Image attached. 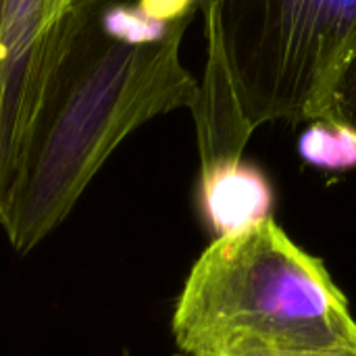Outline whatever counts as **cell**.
<instances>
[{"mask_svg":"<svg viewBox=\"0 0 356 356\" xmlns=\"http://www.w3.org/2000/svg\"><path fill=\"white\" fill-rule=\"evenodd\" d=\"M184 356H319L356 348V319L325 263L273 221L215 238L175 302Z\"/></svg>","mask_w":356,"mask_h":356,"instance_id":"7a4b0ae2","label":"cell"},{"mask_svg":"<svg viewBox=\"0 0 356 356\" xmlns=\"http://www.w3.org/2000/svg\"><path fill=\"white\" fill-rule=\"evenodd\" d=\"M200 8L252 129L338 121L334 92L356 56V0H200Z\"/></svg>","mask_w":356,"mask_h":356,"instance_id":"3957f363","label":"cell"},{"mask_svg":"<svg viewBox=\"0 0 356 356\" xmlns=\"http://www.w3.org/2000/svg\"><path fill=\"white\" fill-rule=\"evenodd\" d=\"M136 6L150 19L161 23H175L194 17L200 0H136Z\"/></svg>","mask_w":356,"mask_h":356,"instance_id":"30bf717a","label":"cell"},{"mask_svg":"<svg viewBox=\"0 0 356 356\" xmlns=\"http://www.w3.org/2000/svg\"><path fill=\"white\" fill-rule=\"evenodd\" d=\"M184 356V355H179ZM319 356H356V348H346V350H338V353H330V355H319Z\"/></svg>","mask_w":356,"mask_h":356,"instance_id":"8fae6325","label":"cell"},{"mask_svg":"<svg viewBox=\"0 0 356 356\" xmlns=\"http://www.w3.org/2000/svg\"><path fill=\"white\" fill-rule=\"evenodd\" d=\"M298 152L323 171L356 169V129L342 121H311L298 138Z\"/></svg>","mask_w":356,"mask_h":356,"instance_id":"52a82bcc","label":"cell"},{"mask_svg":"<svg viewBox=\"0 0 356 356\" xmlns=\"http://www.w3.org/2000/svg\"><path fill=\"white\" fill-rule=\"evenodd\" d=\"M100 23H102V29L111 38L127 42V44L159 42L173 27V23H161V21L146 17L136 4H129L125 0L108 4L100 15Z\"/></svg>","mask_w":356,"mask_h":356,"instance_id":"ba28073f","label":"cell"},{"mask_svg":"<svg viewBox=\"0 0 356 356\" xmlns=\"http://www.w3.org/2000/svg\"><path fill=\"white\" fill-rule=\"evenodd\" d=\"M336 119L356 129V56L342 71L334 92Z\"/></svg>","mask_w":356,"mask_h":356,"instance_id":"9c48e42d","label":"cell"},{"mask_svg":"<svg viewBox=\"0 0 356 356\" xmlns=\"http://www.w3.org/2000/svg\"><path fill=\"white\" fill-rule=\"evenodd\" d=\"M273 200L271 181L257 165L242 159L200 165L198 207L215 238L271 219Z\"/></svg>","mask_w":356,"mask_h":356,"instance_id":"8992f818","label":"cell"},{"mask_svg":"<svg viewBox=\"0 0 356 356\" xmlns=\"http://www.w3.org/2000/svg\"><path fill=\"white\" fill-rule=\"evenodd\" d=\"M204 35V77L198 81V96L190 108L196 123L200 165H209L221 159H242V152L254 134L242 113L221 38L215 25L207 19Z\"/></svg>","mask_w":356,"mask_h":356,"instance_id":"5b68a950","label":"cell"},{"mask_svg":"<svg viewBox=\"0 0 356 356\" xmlns=\"http://www.w3.org/2000/svg\"><path fill=\"white\" fill-rule=\"evenodd\" d=\"M106 6L94 10L79 29L0 219L17 254L33 250L69 217L125 138L196 102L198 81L181 63V40L194 17L173 23L159 42L127 44L102 29Z\"/></svg>","mask_w":356,"mask_h":356,"instance_id":"6da1fadb","label":"cell"},{"mask_svg":"<svg viewBox=\"0 0 356 356\" xmlns=\"http://www.w3.org/2000/svg\"><path fill=\"white\" fill-rule=\"evenodd\" d=\"M113 2L0 0V219L81 25Z\"/></svg>","mask_w":356,"mask_h":356,"instance_id":"277c9868","label":"cell"}]
</instances>
